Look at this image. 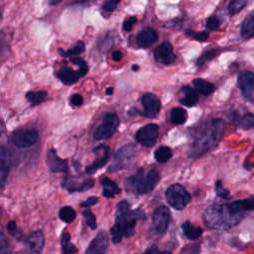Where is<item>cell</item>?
<instances>
[{"mask_svg":"<svg viewBox=\"0 0 254 254\" xmlns=\"http://www.w3.org/2000/svg\"><path fill=\"white\" fill-rule=\"evenodd\" d=\"M46 162L48 168L53 173H66L68 170L67 161L65 159L60 158L55 149L48 150Z\"/></svg>","mask_w":254,"mask_h":254,"instance_id":"9a60e30c","label":"cell"},{"mask_svg":"<svg viewBox=\"0 0 254 254\" xmlns=\"http://www.w3.org/2000/svg\"><path fill=\"white\" fill-rule=\"evenodd\" d=\"M84 49H85L84 43L83 42H78L75 46H73L71 49H69L67 51H64L63 49H59V53L62 57L67 58V57H71V56L80 55L84 51Z\"/></svg>","mask_w":254,"mask_h":254,"instance_id":"e575fe53","label":"cell"},{"mask_svg":"<svg viewBox=\"0 0 254 254\" xmlns=\"http://www.w3.org/2000/svg\"><path fill=\"white\" fill-rule=\"evenodd\" d=\"M138 68H139V66H138L137 64H134V65L132 66V69H133V70H137Z\"/></svg>","mask_w":254,"mask_h":254,"instance_id":"9f6ffc18","label":"cell"},{"mask_svg":"<svg viewBox=\"0 0 254 254\" xmlns=\"http://www.w3.org/2000/svg\"><path fill=\"white\" fill-rule=\"evenodd\" d=\"M215 192H216L217 196H219L223 199H229L231 197L229 190H226L225 188H223L221 181L215 182Z\"/></svg>","mask_w":254,"mask_h":254,"instance_id":"60d3db41","label":"cell"},{"mask_svg":"<svg viewBox=\"0 0 254 254\" xmlns=\"http://www.w3.org/2000/svg\"><path fill=\"white\" fill-rule=\"evenodd\" d=\"M143 218H145V213L142 209L132 210L125 199L118 203L115 213V224L121 229L125 237H131L135 233L136 221Z\"/></svg>","mask_w":254,"mask_h":254,"instance_id":"3957f363","label":"cell"},{"mask_svg":"<svg viewBox=\"0 0 254 254\" xmlns=\"http://www.w3.org/2000/svg\"><path fill=\"white\" fill-rule=\"evenodd\" d=\"M143 254H173V253L171 251H160L156 245H152Z\"/></svg>","mask_w":254,"mask_h":254,"instance_id":"c3c4849f","label":"cell"},{"mask_svg":"<svg viewBox=\"0 0 254 254\" xmlns=\"http://www.w3.org/2000/svg\"><path fill=\"white\" fill-rule=\"evenodd\" d=\"M105 93H106L107 95H111V94L113 93V87H108V88L106 89Z\"/></svg>","mask_w":254,"mask_h":254,"instance_id":"db71d44e","label":"cell"},{"mask_svg":"<svg viewBox=\"0 0 254 254\" xmlns=\"http://www.w3.org/2000/svg\"><path fill=\"white\" fill-rule=\"evenodd\" d=\"M9 164H10V152L6 147L2 146L0 148V167H1L2 188L6 182V178L9 171Z\"/></svg>","mask_w":254,"mask_h":254,"instance_id":"44dd1931","label":"cell"},{"mask_svg":"<svg viewBox=\"0 0 254 254\" xmlns=\"http://www.w3.org/2000/svg\"><path fill=\"white\" fill-rule=\"evenodd\" d=\"M119 125V118L115 113H106L102 122L94 131V138L96 140H105L110 138Z\"/></svg>","mask_w":254,"mask_h":254,"instance_id":"5b68a950","label":"cell"},{"mask_svg":"<svg viewBox=\"0 0 254 254\" xmlns=\"http://www.w3.org/2000/svg\"><path fill=\"white\" fill-rule=\"evenodd\" d=\"M83 216L85 217V220H86V224L87 226L92 229V230H95L96 227H97V223H96V218H95V215L92 213V211L90 209H85L83 211Z\"/></svg>","mask_w":254,"mask_h":254,"instance_id":"b9f144b4","label":"cell"},{"mask_svg":"<svg viewBox=\"0 0 254 254\" xmlns=\"http://www.w3.org/2000/svg\"><path fill=\"white\" fill-rule=\"evenodd\" d=\"M159 180H160L159 173L156 170L149 171L148 174L142 178L137 189V193L145 194L150 192L157 186V184L159 183Z\"/></svg>","mask_w":254,"mask_h":254,"instance_id":"e0dca14e","label":"cell"},{"mask_svg":"<svg viewBox=\"0 0 254 254\" xmlns=\"http://www.w3.org/2000/svg\"><path fill=\"white\" fill-rule=\"evenodd\" d=\"M62 254H76L77 248L70 242V235L68 232H64L61 238Z\"/></svg>","mask_w":254,"mask_h":254,"instance_id":"f1b7e54d","label":"cell"},{"mask_svg":"<svg viewBox=\"0 0 254 254\" xmlns=\"http://www.w3.org/2000/svg\"><path fill=\"white\" fill-rule=\"evenodd\" d=\"M61 2H62V0H60V1H50V5H57Z\"/></svg>","mask_w":254,"mask_h":254,"instance_id":"11a10c76","label":"cell"},{"mask_svg":"<svg viewBox=\"0 0 254 254\" xmlns=\"http://www.w3.org/2000/svg\"><path fill=\"white\" fill-rule=\"evenodd\" d=\"M240 36L243 40L254 38V11L248 14L241 23Z\"/></svg>","mask_w":254,"mask_h":254,"instance_id":"ffe728a7","label":"cell"},{"mask_svg":"<svg viewBox=\"0 0 254 254\" xmlns=\"http://www.w3.org/2000/svg\"><path fill=\"white\" fill-rule=\"evenodd\" d=\"M154 57L158 63L163 64H171L177 59V56L173 52L172 45L168 42H164V43L160 44L155 49Z\"/></svg>","mask_w":254,"mask_h":254,"instance_id":"5bb4252c","label":"cell"},{"mask_svg":"<svg viewBox=\"0 0 254 254\" xmlns=\"http://www.w3.org/2000/svg\"><path fill=\"white\" fill-rule=\"evenodd\" d=\"M94 185V180L87 179L83 180L80 177H67L63 182L62 186L68 192L74 191H84L91 189Z\"/></svg>","mask_w":254,"mask_h":254,"instance_id":"8fae6325","label":"cell"},{"mask_svg":"<svg viewBox=\"0 0 254 254\" xmlns=\"http://www.w3.org/2000/svg\"><path fill=\"white\" fill-rule=\"evenodd\" d=\"M48 97V92L45 90L39 91H29L26 93V99L32 104L37 105L44 102Z\"/></svg>","mask_w":254,"mask_h":254,"instance_id":"4dcf8cb0","label":"cell"},{"mask_svg":"<svg viewBox=\"0 0 254 254\" xmlns=\"http://www.w3.org/2000/svg\"><path fill=\"white\" fill-rule=\"evenodd\" d=\"M192 84L195 87V90L200 92L201 94L207 96L210 95L214 90H215V86L213 83L204 80L202 78H194L192 80Z\"/></svg>","mask_w":254,"mask_h":254,"instance_id":"4316f807","label":"cell"},{"mask_svg":"<svg viewBox=\"0 0 254 254\" xmlns=\"http://www.w3.org/2000/svg\"><path fill=\"white\" fill-rule=\"evenodd\" d=\"M225 124V121L221 118H213L202 123L189 148V157L199 158L216 148L222 139Z\"/></svg>","mask_w":254,"mask_h":254,"instance_id":"7a4b0ae2","label":"cell"},{"mask_svg":"<svg viewBox=\"0 0 254 254\" xmlns=\"http://www.w3.org/2000/svg\"><path fill=\"white\" fill-rule=\"evenodd\" d=\"M39 139V132L36 128L20 129L13 133L12 142L18 148H28L34 145Z\"/></svg>","mask_w":254,"mask_h":254,"instance_id":"9c48e42d","label":"cell"},{"mask_svg":"<svg viewBox=\"0 0 254 254\" xmlns=\"http://www.w3.org/2000/svg\"><path fill=\"white\" fill-rule=\"evenodd\" d=\"M159 137V126L155 123H149L141 127L135 134L136 141L145 147H152Z\"/></svg>","mask_w":254,"mask_h":254,"instance_id":"ba28073f","label":"cell"},{"mask_svg":"<svg viewBox=\"0 0 254 254\" xmlns=\"http://www.w3.org/2000/svg\"><path fill=\"white\" fill-rule=\"evenodd\" d=\"M237 86L244 98L252 99L254 94V72L250 70L241 71L237 77Z\"/></svg>","mask_w":254,"mask_h":254,"instance_id":"30bf717a","label":"cell"},{"mask_svg":"<svg viewBox=\"0 0 254 254\" xmlns=\"http://www.w3.org/2000/svg\"><path fill=\"white\" fill-rule=\"evenodd\" d=\"M170 218L171 213L167 206L161 205L157 207L152 215V231L157 236H162L168 229Z\"/></svg>","mask_w":254,"mask_h":254,"instance_id":"52a82bcc","label":"cell"},{"mask_svg":"<svg viewBox=\"0 0 254 254\" xmlns=\"http://www.w3.org/2000/svg\"><path fill=\"white\" fill-rule=\"evenodd\" d=\"M59 216L60 218L65 222V223H70L72 222L74 219H75V216H76V213H75V210L71 207V206H64L60 209L59 211Z\"/></svg>","mask_w":254,"mask_h":254,"instance_id":"d6a6232c","label":"cell"},{"mask_svg":"<svg viewBox=\"0 0 254 254\" xmlns=\"http://www.w3.org/2000/svg\"><path fill=\"white\" fill-rule=\"evenodd\" d=\"M111 58L114 62H120L122 60V53L120 51H114L111 54Z\"/></svg>","mask_w":254,"mask_h":254,"instance_id":"816d5d0a","label":"cell"},{"mask_svg":"<svg viewBox=\"0 0 254 254\" xmlns=\"http://www.w3.org/2000/svg\"><path fill=\"white\" fill-rule=\"evenodd\" d=\"M12 249L9 244V241L6 239L4 233H1V240H0V254H11Z\"/></svg>","mask_w":254,"mask_h":254,"instance_id":"f6af8a7d","label":"cell"},{"mask_svg":"<svg viewBox=\"0 0 254 254\" xmlns=\"http://www.w3.org/2000/svg\"><path fill=\"white\" fill-rule=\"evenodd\" d=\"M109 245V238L104 230H99L86 248L85 254H105Z\"/></svg>","mask_w":254,"mask_h":254,"instance_id":"7c38bea8","label":"cell"},{"mask_svg":"<svg viewBox=\"0 0 254 254\" xmlns=\"http://www.w3.org/2000/svg\"><path fill=\"white\" fill-rule=\"evenodd\" d=\"M158 40V33L153 28L143 29L136 37V44L140 48H149Z\"/></svg>","mask_w":254,"mask_h":254,"instance_id":"ac0fdd59","label":"cell"},{"mask_svg":"<svg viewBox=\"0 0 254 254\" xmlns=\"http://www.w3.org/2000/svg\"><path fill=\"white\" fill-rule=\"evenodd\" d=\"M252 210H254V195L231 202L210 204L203 211L202 219L208 228L225 231L239 224Z\"/></svg>","mask_w":254,"mask_h":254,"instance_id":"6da1fadb","label":"cell"},{"mask_svg":"<svg viewBox=\"0 0 254 254\" xmlns=\"http://www.w3.org/2000/svg\"><path fill=\"white\" fill-rule=\"evenodd\" d=\"M188 119L187 111L182 107H175L171 111V122L175 125L184 124Z\"/></svg>","mask_w":254,"mask_h":254,"instance_id":"f546056e","label":"cell"},{"mask_svg":"<svg viewBox=\"0 0 254 254\" xmlns=\"http://www.w3.org/2000/svg\"><path fill=\"white\" fill-rule=\"evenodd\" d=\"M248 4L247 0H232L228 3L227 12L230 16H235L240 13Z\"/></svg>","mask_w":254,"mask_h":254,"instance_id":"1f68e13d","label":"cell"},{"mask_svg":"<svg viewBox=\"0 0 254 254\" xmlns=\"http://www.w3.org/2000/svg\"><path fill=\"white\" fill-rule=\"evenodd\" d=\"M136 21H137V19H136V17H134V16H131V17L127 18V19L123 22L122 29H123L125 32L131 31L132 28H133V26H134V24L136 23Z\"/></svg>","mask_w":254,"mask_h":254,"instance_id":"bcb514c9","label":"cell"},{"mask_svg":"<svg viewBox=\"0 0 254 254\" xmlns=\"http://www.w3.org/2000/svg\"><path fill=\"white\" fill-rule=\"evenodd\" d=\"M232 122L243 130H249L254 128V114L253 113H245L242 116H235L232 119Z\"/></svg>","mask_w":254,"mask_h":254,"instance_id":"484cf974","label":"cell"},{"mask_svg":"<svg viewBox=\"0 0 254 254\" xmlns=\"http://www.w3.org/2000/svg\"><path fill=\"white\" fill-rule=\"evenodd\" d=\"M165 196L168 203L177 210L184 209L191 198L186 188L180 184L171 185L166 190Z\"/></svg>","mask_w":254,"mask_h":254,"instance_id":"277c9868","label":"cell"},{"mask_svg":"<svg viewBox=\"0 0 254 254\" xmlns=\"http://www.w3.org/2000/svg\"><path fill=\"white\" fill-rule=\"evenodd\" d=\"M136 150L137 148L134 144H127L119 148L113 157L109 171L116 172L124 168L134 158Z\"/></svg>","mask_w":254,"mask_h":254,"instance_id":"8992f818","label":"cell"},{"mask_svg":"<svg viewBox=\"0 0 254 254\" xmlns=\"http://www.w3.org/2000/svg\"><path fill=\"white\" fill-rule=\"evenodd\" d=\"M72 164H73L74 169H75L76 171H78V170L80 169V164H79L78 162H76V161H72Z\"/></svg>","mask_w":254,"mask_h":254,"instance_id":"f5cc1de1","label":"cell"},{"mask_svg":"<svg viewBox=\"0 0 254 254\" xmlns=\"http://www.w3.org/2000/svg\"><path fill=\"white\" fill-rule=\"evenodd\" d=\"M97 201H98V197H97V196H89L86 200H84V201H82V202L80 203V206H81V207H87V208H88L89 206L95 204Z\"/></svg>","mask_w":254,"mask_h":254,"instance_id":"f907efd6","label":"cell"},{"mask_svg":"<svg viewBox=\"0 0 254 254\" xmlns=\"http://www.w3.org/2000/svg\"><path fill=\"white\" fill-rule=\"evenodd\" d=\"M187 35L191 36L194 40L199 41V42H205L209 38V32L207 31H199V32H194L191 30H187Z\"/></svg>","mask_w":254,"mask_h":254,"instance_id":"ab89813d","label":"cell"},{"mask_svg":"<svg viewBox=\"0 0 254 254\" xmlns=\"http://www.w3.org/2000/svg\"><path fill=\"white\" fill-rule=\"evenodd\" d=\"M220 23H221L220 19L217 16L212 15L206 19L205 27L209 31H216L220 27Z\"/></svg>","mask_w":254,"mask_h":254,"instance_id":"f35d334b","label":"cell"},{"mask_svg":"<svg viewBox=\"0 0 254 254\" xmlns=\"http://www.w3.org/2000/svg\"><path fill=\"white\" fill-rule=\"evenodd\" d=\"M182 92L184 93V97L181 98V103L185 106L191 107L194 106L198 101V94L196 90L190 86H183Z\"/></svg>","mask_w":254,"mask_h":254,"instance_id":"7402d4cb","label":"cell"},{"mask_svg":"<svg viewBox=\"0 0 254 254\" xmlns=\"http://www.w3.org/2000/svg\"><path fill=\"white\" fill-rule=\"evenodd\" d=\"M110 233H111V239H112V242L117 244L119 242H121L122 240V237L124 236L121 229L116 225L114 224L111 228H110Z\"/></svg>","mask_w":254,"mask_h":254,"instance_id":"7bdbcfd3","label":"cell"},{"mask_svg":"<svg viewBox=\"0 0 254 254\" xmlns=\"http://www.w3.org/2000/svg\"><path fill=\"white\" fill-rule=\"evenodd\" d=\"M145 176V173H144V169L140 168L133 176L129 177L126 179L125 181V187H126V190H128L129 191H134V192H137V189H138V186L142 180V178Z\"/></svg>","mask_w":254,"mask_h":254,"instance_id":"83f0119b","label":"cell"},{"mask_svg":"<svg viewBox=\"0 0 254 254\" xmlns=\"http://www.w3.org/2000/svg\"><path fill=\"white\" fill-rule=\"evenodd\" d=\"M101 185H102V194L107 198L114 197L116 194L120 193V188L117 186V184L107 177H104L101 179Z\"/></svg>","mask_w":254,"mask_h":254,"instance_id":"603a6c76","label":"cell"},{"mask_svg":"<svg viewBox=\"0 0 254 254\" xmlns=\"http://www.w3.org/2000/svg\"><path fill=\"white\" fill-rule=\"evenodd\" d=\"M109 151H110V148L108 146H104L103 145V153L101 155L100 158H98L93 164H91L90 166L86 167L85 169V173L87 175H92L93 173H95L97 170H99L100 168H102L106 163L107 161L109 160Z\"/></svg>","mask_w":254,"mask_h":254,"instance_id":"cb8c5ba5","label":"cell"},{"mask_svg":"<svg viewBox=\"0 0 254 254\" xmlns=\"http://www.w3.org/2000/svg\"><path fill=\"white\" fill-rule=\"evenodd\" d=\"M70 62H71L73 64L78 65L77 71H78L80 77H81V76H84V75L87 73V71H88V65H87V64L85 63V61H84L83 59H81V58H79V57H77V58H71Z\"/></svg>","mask_w":254,"mask_h":254,"instance_id":"8d00e7d4","label":"cell"},{"mask_svg":"<svg viewBox=\"0 0 254 254\" xmlns=\"http://www.w3.org/2000/svg\"><path fill=\"white\" fill-rule=\"evenodd\" d=\"M182 228H183V231H184V234L187 236V238H189L190 240H196L198 239L202 232H203V229L199 226H195L193 225L190 221L187 220L183 223L182 225Z\"/></svg>","mask_w":254,"mask_h":254,"instance_id":"d4e9b609","label":"cell"},{"mask_svg":"<svg viewBox=\"0 0 254 254\" xmlns=\"http://www.w3.org/2000/svg\"><path fill=\"white\" fill-rule=\"evenodd\" d=\"M200 245L198 243H192L185 246L180 254H199Z\"/></svg>","mask_w":254,"mask_h":254,"instance_id":"ee69618b","label":"cell"},{"mask_svg":"<svg viewBox=\"0 0 254 254\" xmlns=\"http://www.w3.org/2000/svg\"><path fill=\"white\" fill-rule=\"evenodd\" d=\"M6 229H7L8 233H9L10 235H12L13 237H15L16 239H18V240H25V239H26V238L24 237V235L22 234L21 230L18 228V226H17V224H16L15 221H13V220L9 221V222L7 223V225H6Z\"/></svg>","mask_w":254,"mask_h":254,"instance_id":"d590c367","label":"cell"},{"mask_svg":"<svg viewBox=\"0 0 254 254\" xmlns=\"http://www.w3.org/2000/svg\"><path fill=\"white\" fill-rule=\"evenodd\" d=\"M119 4V0H110V1H105L103 4H102V9L106 12H112L115 10L116 6Z\"/></svg>","mask_w":254,"mask_h":254,"instance_id":"7dc6e473","label":"cell"},{"mask_svg":"<svg viewBox=\"0 0 254 254\" xmlns=\"http://www.w3.org/2000/svg\"><path fill=\"white\" fill-rule=\"evenodd\" d=\"M155 159L159 163H165L172 157V150L167 146H161L155 151Z\"/></svg>","mask_w":254,"mask_h":254,"instance_id":"836d02e7","label":"cell"},{"mask_svg":"<svg viewBox=\"0 0 254 254\" xmlns=\"http://www.w3.org/2000/svg\"><path fill=\"white\" fill-rule=\"evenodd\" d=\"M69 101H70V104H71V105H73V106H79V105L82 104L83 98H82V96H81L80 94H76V93H75V94L71 95Z\"/></svg>","mask_w":254,"mask_h":254,"instance_id":"681fc988","label":"cell"},{"mask_svg":"<svg viewBox=\"0 0 254 254\" xmlns=\"http://www.w3.org/2000/svg\"><path fill=\"white\" fill-rule=\"evenodd\" d=\"M219 53V51L217 49H210V50H207L206 52H204L201 57L196 61V64L200 65V64H203L205 62H208L212 59H214L217 54Z\"/></svg>","mask_w":254,"mask_h":254,"instance_id":"74e56055","label":"cell"},{"mask_svg":"<svg viewBox=\"0 0 254 254\" xmlns=\"http://www.w3.org/2000/svg\"><path fill=\"white\" fill-rule=\"evenodd\" d=\"M142 105L144 107L143 115L148 118H155L161 109L160 99L154 93H145L141 98Z\"/></svg>","mask_w":254,"mask_h":254,"instance_id":"4fadbf2b","label":"cell"},{"mask_svg":"<svg viewBox=\"0 0 254 254\" xmlns=\"http://www.w3.org/2000/svg\"><path fill=\"white\" fill-rule=\"evenodd\" d=\"M25 243L27 245L28 254H41L45 244L44 233L41 230L33 231L25 239Z\"/></svg>","mask_w":254,"mask_h":254,"instance_id":"2e32d148","label":"cell"},{"mask_svg":"<svg viewBox=\"0 0 254 254\" xmlns=\"http://www.w3.org/2000/svg\"><path fill=\"white\" fill-rule=\"evenodd\" d=\"M57 77L64 83L66 85H70L75 83L80 75L78 73L77 70H73L71 67L69 66H63L58 72H57Z\"/></svg>","mask_w":254,"mask_h":254,"instance_id":"d6986e66","label":"cell"}]
</instances>
